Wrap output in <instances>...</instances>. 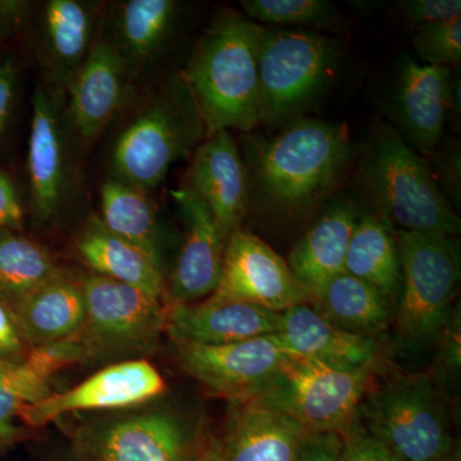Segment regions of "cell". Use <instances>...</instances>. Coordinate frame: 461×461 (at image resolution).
Segmentation results:
<instances>
[{
  "label": "cell",
  "instance_id": "cb8c5ba5",
  "mask_svg": "<svg viewBox=\"0 0 461 461\" xmlns=\"http://www.w3.org/2000/svg\"><path fill=\"white\" fill-rule=\"evenodd\" d=\"M222 437L223 461H295L309 435L286 415L251 402L233 403Z\"/></svg>",
  "mask_w": 461,
  "mask_h": 461
},
{
  "label": "cell",
  "instance_id": "74e56055",
  "mask_svg": "<svg viewBox=\"0 0 461 461\" xmlns=\"http://www.w3.org/2000/svg\"><path fill=\"white\" fill-rule=\"evenodd\" d=\"M20 66L11 54L0 57V140L7 131L16 105Z\"/></svg>",
  "mask_w": 461,
  "mask_h": 461
},
{
  "label": "cell",
  "instance_id": "484cf974",
  "mask_svg": "<svg viewBox=\"0 0 461 461\" xmlns=\"http://www.w3.org/2000/svg\"><path fill=\"white\" fill-rule=\"evenodd\" d=\"M98 215L108 230L147 254L167 278L171 241L151 194L107 177L100 187Z\"/></svg>",
  "mask_w": 461,
  "mask_h": 461
},
{
  "label": "cell",
  "instance_id": "ab89813d",
  "mask_svg": "<svg viewBox=\"0 0 461 461\" xmlns=\"http://www.w3.org/2000/svg\"><path fill=\"white\" fill-rule=\"evenodd\" d=\"M23 208L16 185L0 171V230H23Z\"/></svg>",
  "mask_w": 461,
  "mask_h": 461
},
{
  "label": "cell",
  "instance_id": "d6986e66",
  "mask_svg": "<svg viewBox=\"0 0 461 461\" xmlns=\"http://www.w3.org/2000/svg\"><path fill=\"white\" fill-rule=\"evenodd\" d=\"M187 186L208 206L224 241L241 229L250 198L247 167L230 131L214 133L196 148Z\"/></svg>",
  "mask_w": 461,
  "mask_h": 461
},
{
  "label": "cell",
  "instance_id": "52a82bcc",
  "mask_svg": "<svg viewBox=\"0 0 461 461\" xmlns=\"http://www.w3.org/2000/svg\"><path fill=\"white\" fill-rule=\"evenodd\" d=\"M427 375H400L369 388L357 420L402 461H436L456 451L447 397Z\"/></svg>",
  "mask_w": 461,
  "mask_h": 461
},
{
  "label": "cell",
  "instance_id": "f35d334b",
  "mask_svg": "<svg viewBox=\"0 0 461 461\" xmlns=\"http://www.w3.org/2000/svg\"><path fill=\"white\" fill-rule=\"evenodd\" d=\"M295 461H344V439L338 432L309 433Z\"/></svg>",
  "mask_w": 461,
  "mask_h": 461
},
{
  "label": "cell",
  "instance_id": "f546056e",
  "mask_svg": "<svg viewBox=\"0 0 461 461\" xmlns=\"http://www.w3.org/2000/svg\"><path fill=\"white\" fill-rule=\"evenodd\" d=\"M60 271L50 251L23 230H0V300L14 313Z\"/></svg>",
  "mask_w": 461,
  "mask_h": 461
},
{
  "label": "cell",
  "instance_id": "7a4b0ae2",
  "mask_svg": "<svg viewBox=\"0 0 461 461\" xmlns=\"http://www.w3.org/2000/svg\"><path fill=\"white\" fill-rule=\"evenodd\" d=\"M205 138L193 90L181 69L171 72L149 86L118 127L109 150L108 177L151 194Z\"/></svg>",
  "mask_w": 461,
  "mask_h": 461
},
{
  "label": "cell",
  "instance_id": "9a60e30c",
  "mask_svg": "<svg viewBox=\"0 0 461 461\" xmlns=\"http://www.w3.org/2000/svg\"><path fill=\"white\" fill-rule=\"evenodd\" d=\"M135 96V87L113 48L99 35L81 68L67 85L63 113L85 154Z\"/></svg>",
  "mask_w": 461,
  "mask_h": 461
},
{
  "label": "cell",
  "instance_id": "4dcf8cb0",
  "mask_svg": "<svg viewBox=\"0 0 461 461\" xmlns=\"http://www.w3.org/2000/svg\"><path fill=\"white\" fill-rule=\"evenodd\" d=\"M249 20L275 26H324L335 17L326 0H241Z\"/></svg>",
  "mask_w": 461,
  "mask_h": 461
},
{
  "label": "cell",
  "instance_id": "e575fe53",
  "mask_svg": "<svg viewBox=\"0 0 461 461\" xmlns=\"http://www.w3.org/2000/svg\"><path fill=\"white\" fill-rule=\"evenodd\" d=\"M341 436L344 439V461H402L386 446L369 435L357 418Z\"/></svg>",
  "mask_w": 461,
  "mask_h": 461
},
{
  "label": "cell",
  "instance_id": "f1b7e54d",
  "mask_svg": "<svg viewBox=\"0 0 461 461\" xmlns=\"http://www.w3.org/2000/svg\"><path fill=\"white\" fill-rule=\"evenodd\" d=\"M311 305L339 329L372 339L388 329L395 314L386 297L346 272L330 280Z\"/></svg>",
  "mask_w": 461,
  "mask_h": 461
},
{
  "label": "cell",
  "instance_id": "7402d4cb",
  "mask_svg": "<svg viewBox=\"0 0 461 461\" xmlns=\"http://www.w3.org/2000/svg\"><path fill=\"white\" fill-rule=\"evenodd\" d=\"M277 338L295 357L341 366L377 368L381 348L377 339L355 335L330 323L311 304L281 313Z\"/></svg>",
  "mask_w": 461,
  "mask_h": 461
},
{
  "label": "cell",
  "instance_id": "ee69618b",
  "mask_svg": "<svg viewBox=\"0 0 461 461\" xmlns=\"http://www.w3.org/2000/svg\"><path fill=\"white\" fill-rule=\"evenodd\" d=\"M16 366H18V364L0 362V378L5 377V375H7V373L11 371V369H14Z\"/></svg>",
  "mask_w": 461,
  "mask_h": 461
},
{
  "label": "cell",
  "instance_id": "ac0fdd59",
  "mask_svg": "<svg viewBox=\"0 0 461 461\" xmlns=\"http://www.w3.org/2000/svg\"><path fill=\"white\" fill-rule=\"evenodd\" d=\"M104 5L90 0H48L36 17V58L42 85L65 96L98 38Z\"/></svg>",
  "mask_w": 461,
  "mask_h": 461
},
{
  "label": "cell",
  "instance_id": "7bdbcfd3",
  "mask_svg": "<svg viewBox=\"0 0 461 461\" xmlns=\"http://www.w3.org/2000/svg\"><path fill=\"white\" fill-rule=\"evenodd\" d=\"M198 461H223L222 439L209 430L206 433Z\"/></svg>",
  "mask_w": 461,
  "mask_h": 461
},
{
  "label": "cell",
  "instance_id": "e0dca14e",
  "mask_svg": "<svg viewBox=\"0 0 461 461\" xmlns=\"http://www.w3.org/2000/svg\"><path fill=\"white\" fill-rule=\"evenodd\" d=\"M184 224L180 248L166 278V304H191L213 295L226 241L213 214L190 186L171 191Z\"/></svg>",
  "mask_w": 461,
  "mask_h": 461
},
{
  "label": "cell",
  "instance_id": "83f0119b",
  "mask_svg": "<svg viewBox=\"0 0 461 461\" xmlns=\"http://www.w3.org/2000/svg\"><path fill=\"white\" fill-rule=\"evenodd\" d=\"M345 271L375 288L393 306L402 287V267L395 230L378 215L357 217L348 253Z\"/></svg>",
  "mask_w": 461,
  "mask_h": 461
},
{
  "label": "cell",
  "instance_id": "8992f818",
  "mask_svg": "<svg viewBox=\"0 0 461 461\" xmlns=\"http://www.w3.org/2000/svg\"><path fill=\"white\" fill-rule=\"evenodd\" d=\"M86 313L62 339L69 363L111 364L148 359L166 335V302L102 276H78Z\"/></svg>",
  "mask_w": 461,
  "mask_h": 461
},
{
  "label": "cell",
  "instance_id": "3957f363",
  "mask_svg": "<svg viewBox=\"0 0 461 461\" xmlns=\"http://www.w3.org/2000/svg\"><path fill=\"white\" fill-rule=\"evenodd\" d=\"M266 27L235 11H223L200 33L181 69L205 124L220 131H253L260 120V41ZM205 138V139H206Z\"/></svg>",
  "mask_w": 461,
  "mask_h": 461
},
{
  "label": "cell",
  "instance_id": "9c48e42d",
  "mask_svg": "<svg viewBox=\"0 0 461 461\" xmlns=\"http://www.w3.org/2000/svg\"><path fill=\"white\" fill-rule=\"evenodd\" d=\"M377 368H341L294 357L249 402L286 415L311 433L342 432L357 418Z\"/></svg>",
  "mask_w": 461,
  "mask_h": 461
},
{
  "label": "cell",
  "instance_id": "5bb4252c",
  "mask_svg": "<svg viewBox=\"0 0 461 461\" xmlns=\"http://www.w3.org/2000/svg\"><path fill=\"white\" fill-rule=\"evenodd\" d=\"M211 297L249 303L276 313L313 303L286 260L262 239L241 229L227 240L220 285Z\"/></svg>",
  "mask_w": 461,
  "mask_h": 461
},
{
  "label": "cell",
  "instance_id": "bcb514c9",
  "mask_svg": "<svg viewBox=\"0 0 461 461\" xmlns=\"http://www.w3.org/2000/svg\"><path fill=\"white\" fill-rule=\"evenodd\" d=\"M58 461H78L77 457L75 456L74 454H72V451L69 450L68 454L65 455V457H62V459Z\"/></svg>",
  "mask_w": 461,
  "mask_h": 461
},
{
  "label": "cell",
  "instance_id": "30bf717a",
  "mask_svg": "<svg viewBox=\"0 0 461 461\" xmlns=\"http://www.w3.org/2000/svg\"><path fill=\"white\" fill-rule=\"evenodd\" d=\"M339 57L338 41L321 33L266 27L258 60L262 122H282L312 102L329 84Z\"/></svg>",
  "mask_w": 461,
  "mask_h": 461
},
{
  "label": "cell",
  "instance_id": "ffe728a7",
  "mask_svg": "<svg viewBox=\"0 0 461 461\" xmlns=\"http://www.w3.org/2000/svg\"><path fill=\"white\" fill-rule=\"evenodd\" d=\"M281 313L232 300L206 297L191 304H166V335L177 345L218 346L276 335Z\"/></svg>",
  "mask_w": 461,
  "mask_h": 461
},
{
  "label": "cell",
  "instance_id": "5b68a950",
  "mask_svg": "<svg viewBox=\"0 0 461 461\" xmlns=\"http://www.w3.org/2000/svg\"><path fill=\"white\" fill-rule=\"evenodd\" d=\"M360 175L378 217L391 229L444 238L459 235V217L429 162L397 130L384 126L375 133Z\"/></svg>",
  "mask_w": 461,
  "mask_h": 461
},
{
  "label": "cell",
  "instance_id": "44dd1931",
  "mask_svg": "<svg viewBox=\"0 0 461 461\" xmlns=\"http://www.w3.org/2000/svg\"><path fill=\"white\" fill-rule=\"evenodd\" d=\"M451 108L450 68L424 65L411 58L403 60L396 84V120L402 138L420 156L435 153Z\"/></svg>",
  "mask_w": 461,
  "mask_h": 461
},
{
  "label": "cell",
  "instance_id": "f6af8a7d",
  "mask_svg": "<svg viewBox=\"0 0 461 461\" xmlns=\"http://www.w3.org/2000/svg\"><path fill=\"white\" fill-rule=\"evenodd\" d=\"M436 461H460L459 448H457L456 451H454L453 454L448 455V456L442 457V459Z\"/></svg>",
  "mask_w": 461,
  "mask_h": 461
},
{
  "label": "cell",
  "instance_id": "8d00e7d4",
  "mask_svg": "<svg viewBox=\"0 0 461 461\" xmlns=\"http://www.w3.org/2000/svg\"><path fill=\"white\" fill-rule=\"evenodd\" d=\"M30 350L18 327L16 315L0 300V362L23 363Z\"/></svg>",
  "mask_w": 461,
  "mask_h": 461
},
{
  "label": "cell",
  "instance_id": "7c38bea8",
  "mask_svg": "<svg viewBox=\"0 0 461 461\" xmlns=\"http://www.w3.org/2000/svg\"><path fill=\"white\" fill-rule=\"evenodd\" d=\"M294 357L277 335L227 345L176 346L182 371L232 403L253 399Z\"/></svg>",
  "mask_w": 461,
  "mask_h": 461
},
{
  "label": "cell",
  "instance_id": "b9f144b4",
  "mask_svg": "<svg viewBox=\"0 0 461 461\" xmlns=\"http://www.w3.org/2000/svg\"><path fill=\"white\" fill-rule=\"evenodd\" d=\"M32 429H27L25 426L0 421V454L5 453L9 448L32 438Z\"/></svg>",
  "mask_w": 461,
  "mask_h": 461
},
{
  "label": "cell",
  "instance_id": "603a6c76",
  "mask_svg": "<svg viewBox=\"0 0 461 461\" xmlns=\"http://www.w3.org/2000/svg\"><path fill=\"white\" fill-rule=\"evenodd\" d=\"M75 250L93 275L111 278L166 302V275L153 260L91 214L81 227Z\"/></svg>",
  "mask_w": 461,
  "mask_h": 461
},
{
  "label": "cell",
  "instance_id": "d6a6232c",
  "mask_svg": "<svg viewBox=\"0 0 461 461\" xmlns=\"http://www.w3.org/2000/svg\"><path fill=\"white\" fill-rule=\"evenodd\" d=\"M412 45L424 65L456 67L461 62V17L415 26Z\"/></svg>",
  "mask_w": 461,
  "mask_h": 461
},
{
  "label": "cell",
  "instance_id": "1f68e13d",
  "mask_svg": "<svg viewBox=\"0 0 461 461\" xmlns=\"http://www.w3.org/2000/svg\"><path fill=\"white\" fill-rule=\"evenodd\" d=\"M50 393V378L36 371L25 359L0 378V421L14 423L27 406Z\"/></svg>",
  "mask_w": 461,
  "mask_h": 461
},
{
  "label": "cell",
  "instance_id": "60d3db41",
  "mask_svg": "<svg viewBox=\"0 0 461 461\" xmlns=\"http://www.w3.org/2000/svg\"><path fill=\"white\" fill-rule=\"evenodd\" d=\"M33 5L26 0H0V41L12 38L27 25Z\"/></svg>",
  "mask_w": 461,
  "mask_h": 461
},
{
  "label": "cell",
  "instance_id": "4316f807",
  "mask_svg": "<svg viewBox=\"0 0 461 461\" xmlns=\"http://www.w3.org/2000/svg\"><path fill=\"white\" fill-rule=\"evenodd\" d=\"M85 313L86 304L80 278L65 269L33 291L14 311L30 348L74 335L83 324Z\"/></svg>",
  "mask_w": 461,
  "mask_h": 461
},
{
  "label": "cell",
  "instance_id": "836d02e7",
  "mask_svg": "<svg viewBox=\"0 0 461 461\" xmlns=\"http://www.w3.org/2000/svg\"><path fill=\"white\" fill-rule=\"evenodd\" d=\"M461 315L460 305L455 306L453 313L439 333L436 342V357L429 377L436 386L446 393L459 382L461 369Z\"/></svg>",
  "mask_w": 461,
  "mask_h": 461
},
{
  "label": "cell",
  "instance_id": "ba28073f",
  "mask_svg": "<svg viewBox=\"0 0 461 461\" xmlns=\"http://www.w3.org/2000/svg\"><path fill=\"white\" fill-rule=\"evenodd\" d=\"M402 267L393 321L402 348L429 350L453 313L461 278L456 238L395 230Z\"/></svg>",
  "mask_w": 461,
  "mask_h": 461
},
{
  "label": "cell",
  "instance_id": "d4e9b609",
  "mask_svg": "<svg viewBox=\"0 0 461 461\" xmlns=\"http://www.w3.org/2000/svg\"><path fill=\"white\" fill-rule=\"evenodd\" d=\"M357 220L350 203H338L321 215L291 250L288 267L313 300L330 280L346 272V253Z\"/></svg>",
  "mask_w": 461,
  "mask_h": 461
},
{
  "label": "cell",
  "instance_id": "d590c367",
  "mask_svg": "<svg viewBox=\"0 0 461 461\" xmlns=\"http://www.w3.org/2000/svg\"><path fill=\"white\" fill-rule=\"evenodd\" d=\"M400 14L411 25H429L461 17L460 0H405L396 3Z\"/></svg>",
  "mask_w": 461,
  "mask_h": 461
},
{
  "label": "cell",
  "instance_id": "4fadbf2b",
  "mask_svg": "<svg viewBox=\"0 0 461 461\" xmlns=\"http://www.w3.org/2000/svg\"><path fill=\"white\" fill-rule=\"evenodd\" d=\"M167 393L163 375L149 359L126 360L103 366L69 390L51 393L27 406L20 420L30 429L78 412H111L136 408Z\"/></svg>",
  "mask_w": 461,
  "mask_h": 461
},
{
  "label": "cell",
  "instance_id": "277c9868",
  "mask_svg": "<svg viewBox=\"0 0 461 461\" xmlns=\"http://www.w3.org/2000/svg\"><path fill=\"white\" fill-rule=\"evenodd\" d=\"M208 432L196 409L165 395L78 421L71 451L80 461H198Z\"/></svg>",
  "mask_w": 461,
  "mask_h": 461
},
{
  "label": "cell",
  "instance_id": "2e32d148",
  "mask_svg": "<svg viewBox=\"0 0 461 461\" xmlns=\"http://www.w3.org/2000/svg\"><path fill=\"white\" fill-rule=\"evenodd\" d=\"M181 9L176 0H121L104 5L99 35L122 60L135 89L148 83L171 50Z\"/></svg>",
  "mask_w": 461,
  "mask_h": 461
},
{
  "label": "cell",
  "instance_id": "6da1fadb",
  "mask_svg": "<svg viewBox=\"0 0 461 461\" xmlns=\"http://www.w3.org/2000/svg\"><path fill=\"white\" fill-rule=\"evenodd\" d=\"M249 198L273 213L299 217L329 195L350 156L341 124L300 118L276 135L244 133Z\"/></svg>",
  "mask_w": 461,
  "mask_h": 461
},
{
  "label": "cell",
  "instance_id": "8fae6325",
  "mask_svg": "<svg viewBox=\"0 0 461 461\" xmlns=\"http://www.w3.org/2000/svg\"><path fill=\"white\" fill-rule=\"evenodd\" d=\"M63 100L42 84L32 96L27 176L32 215L42 226L62 220L80 195L78 159L84 154L67 127Z\"/></svg>",
  "mask_w": 461,
  "mask_h": 461
}]
</instances>
